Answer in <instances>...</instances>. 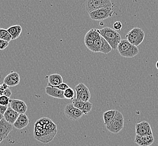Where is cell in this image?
I'll return each mask as SVG.
<instances>
[{
	"instance_id": "23",
	"label": "cell",
	"mask_w": 158,
	"mask_h": 146,
	"mask_svg": "<svg viewBox=\"0 0 158 146\" xmlns=\"http://www.w3.org/2000/svg\"><path fill=\"white\" fill-rule=\"evenodd\" d=\"M101 46V35L100 34L94 40V45H93V49H92V52H100Z\"/></svg>"
},
{
	"instance_id": "3",
	"label": "cell",
	"mask_w": 158,
	"mask_h": 146,
	"mask_svg": "<svg viewBox=\"0 0 158 146\" xmlns=\"http://www.w3.org/2000/svg\"><path fill=\"white\" fill-rule=\"evenodd\" d=\"M117 50L119 54L123 57H131L136 56L139 53V50L137 46L131 44L127 39H122L118 46Z\"/></svg>"
},
{
	"instance_id": "32",
	"label": "cell",
	"mask_w": 158,
	"mask_h": 146,
	"mask_svg": "<svg viewBox=\"0 0 158 146\" xmlns=\"http://www.w3.org/2000/svg\"><path fill=\"white\" fill-rule=\"evenodd\" d=\"M7 108H8L7 106H5L0 105V114L1 115L3 116V115L6 111Z\"/></svg>"
},
{
	"instance_id": "11",
	"label": "cell",
	"mask_w": 158,
	"mask_h": 146,
	"mask_svg": "<svg viewBox=\"0 0 158 146\" xmlns=\"http://www.w3.org/2000/svg\"><path fill=\"white\" fill-rule=\"evenodd\" d=\"M136 134L139 136L153 135L150 125L146 121H143L136 124Z\"/></svg>"
},
{
	"instance_id": "4",
	"label": "cell",
	"mask_w": 158,
	"mask_h": 146,
	"mask_svg": "<svg viewBox=\"0 0 158 146\" xmlns=\"http://www.w3.org/2000/svg\"><path fill=\"white\" fill-rule=\"evenodd\" d=\"M145 37V33L142 29L134 28L131 30L126 35L127 40L131 44L138 47L141 44Z\"/></svg>"
},
{
	"instance_id": "15",
	"label": "cell",
	"mask_w": 158,
	"mask_h": 146,
	"mask_svg": "<svg viewBox=\"0 0 158 146\" xmlns=\"http://www.w3.org/2000/svg\"><path fill=\"white\" fill-rule=\"evenodd\" d=\"M29 119L25 114H19L16 121L13 124V126L18 130H21L28 125Z\"/></svg>"
},
{
	"instance_id": "28",
	"label": "cell",
	"mask_w": 158,
	"mask_h": 146,
	"mask_svg": "<svg viewBox=\"0 0 158 146\" xmlns=\"http://www.w3.org/2000/svg\"><path fill=\"white\" fill-rule=\"evenodd\" d=\"M94 42V41L92 39L85 37V46L87 47V48H89L90 51H92Z\"/></svg>"
},
{
	"instance_id": "5",
	"label": "cell",
	"mask_w": 158,
	"mask_h": 146,
	"mask_svg": "<svg viewBox=\"0 0 158 146\" xmlns=\"http://www.w3.org/2000/svg\"><path fill=\"white\" fill-rule=\"evenodd\" d=\"M109 132L114 134L119 133L124 127L123 115L120 111H116V114L113 120L106 126Z\"/></svg>"
},
{
	"instance_id": "12",
	"label": "cell",
	"mask_w": 158,
	"mask_h": 146,
	"mask_svg": "<svg viewBox=\"0 0 158 146\" xmlns=\"http://www.w3.org/2000/svg\"><path fill=\"white\" fill-rule=\"evenodd\" d=\"M10 107L14 110L18 112L19 114H25L28 109L27 105H26L25 102L18 99H13L10 100Z\"/></svg>"
},
{
	"instance_id": "34",
	"label": "cell",
	"mask_w": 158,
	"mask_h": 146,
	"mask_svg": "<svg viewBox=\"0 0 158 146\" xmlns=\"http://www.w3.org/2000/svg\"><path fill=\"white\" fill-rule=\"evenodd\" d=\"M2 87H3V88L4 89H7V88H9V86H7V84H6L5 83H4L2 84Z\"/></svg>"
},
{
	"instance_id": "37",
	"label": "cell",
	"mask_w": 158,
	"mask_h": 146,
	"mask_svg": "<svg viewBox=\"0 0 158 146\" xmlns=\"http://www.w3.org/2000/svg\"><path fill=\"white\" fill-rule=\"evenodd\" d=\"M1 119H0V121H1Z\"/></svg>"
},
{
	"instance_id": "1",
	"label": "cell",
	"mask_w": 158,
	"mask_h": 146,
	"mask_svg": "<svg viewBox=\"0 0 158 146\" xmlns=\"http://www.w3.org/2000/svg\"><path fill=\"white\" fill-rule=\"evenodd\" d=\"M57 132V125L49 118H42L35 123L34 137L35 140L41 143L51 142Z\"/></svg>"
},
{
	"instance_id": "14",
	"label": "cell",
	"mask_w": 158,
	"mask_h": 146,
	"mask_svg": "<svg viewBox=\"0 0 158 146\" xmlns=\"http://www.w3.org/2000/svg\"><path fill=\"white\" fill-rule=\"evenodd\" d=\"M20 78L19 74L16 72H11L8 74L3 80V83L9 87H15L20 83Z\"/></svg>"
},
{
	"instance_id": "31",
	"label": "cell",
	"mask_w": 158,
	"mask_h": 146,
	"mask_svg": "<svg viewBox=\"0 0 158 146\" xmlns=\"http://www.w3.org/2000/svg\"><path fill=\"white\" fill-rule=\"evenodd\" d=\"M113 28L114 30H120V29L122 28V24L120 22H114L113 24Z\"/></svg>"
},
{
	"instance_id": "36",
	"label": "cell",
	"mask_w": 158,
	"mask_h": 146,
	"mask_svg": "<svg viewBox=\"0 0 158 146\" xmlns=\"http://www.w3.org/2000/svg\"><path fill=\"white\" fill-rule=\"evenodd\" d=\"M3 118V116L0 114V119H2Z\"/></svg>"
},
{
	"instance_id": "25",
	"label": "cell",
	"mask_w": 158,
	"mask_h": 146,
	"mask_svg": "<svg viewBox=\"0 0 158 146\" xmlns=\"http://www.w3.org/2000/svg\"><path fill=\"white\" fill-rule=\"evenodd\" d=\"M92 108V103L89 101L85 102L81 111H82L84 115H87V114H89L91 111Z\"/></svg>"
},
{
	"instance_id": "8",
	"label": "cell",
	"mask_w": 158,
	"mask_h": 146,
	"mask_svg": "<svg viewBox=\"0 0 158 146\" xmlns=\"http://www.w3.org/2000/svg\"><path fill=\"white\" fill-rule=\"evenodd\" d=\"M64 114L68 119L72 121L78 120L84 115L82 111L75 107L72 103H68L65 106Z\"/></svg>"
},
{
	"instance_id": "30",
	"label": "cell",
	"mask_w": 158,
	"mask_h": 146,
	"mask_svg": "<svg viewBox=\"0 0 158 146\" xmlns=\"http://www.w3.org/2000/svg\"><path fill=\"white\" fill-rule=\"evenodd\" d=\"M56 88H57L58 89L64 91H65L66 89H68V88H69V86H68V84H67L66 83H62L61 84H60V85H59V86H57V87H56Z\"/></svg>"
},
{
	"instance_id": "29",
	"label": "cell",
	"mask_w": 158,
	"mask_h": 146,
	"mask_svg": "<svg viewBox=\"0 0 158 146\" xmlns=\"http://www.w3.org/2000/svg\"><path fill=\"white\" fill-rule=\"evenodd\" d=\"M9 45V42L0 39V50H3Z\"/></svg>"
},
{
	"instance_id": "24",
	"label": "cell",
	"mask_w": 158,
	"mask_h": 146,
	"mask_svg": "<svg viewBox=\"0 0 158 146\" xmlns=\"http://www.w3.org/2000/svg\"><path fill=\"white\" fill-rule=\"evenodd\" d=\"M64 95L65 99L73 100L74 99V97L75 95V92L72 88L69 87L64 91Z\"/></svg>"
},
{
	"instance_id": "35",
	"label": "cell",
	"mask_w": 158,
	"mask_h": 146,
	"mask_svg": "<svg viewBox=\"0 0 158 146\" xmlns=\"http://www.w3.org/2000/svg\"><path fill=\"white\" fill-rule=\"evenodd\" d=\"M156 67L157 68V69L158 70V61L156 62Z\"/></svg>"
},
{
	"instance_id": "20",
	"label": "cell",
	"mask_w": 158,
	"mask_h": 146,
	"mask_svg": "<svg viewBox=\"0 0 158 146\" xmlns=\"http://www.w3.org/2000/svg\"><path fill=\"white\" fill-rule=\"evenodd\" d=\"M116 111L117 110H111L105 111L103 114V119L104 121V124L106 126L113 120L116 114Z\"/></svg>"
},
{
	"instance_id": "18",
	"label": "cell",
	"mask_w": 158,
	"mask_h": 146,
	"mask_svg": "<svg viewBox=\"0 0 158 146\" xmlns=\"http://www.w3.org/2000/svg\"><path fill=\"white\" fill-rule=\"evenodd\" d=\"M48 86L56 87L63 82V77L59 74H53L48 76Z\"/></svg>"
},
{
	"instance_id": "9",
	"label": "cell",
	"mask_w": 158,
	"mask_h": 146,
	"mask_svg": "<svg viewBox=\"0 0 158 146\" xmlns=\"http://www.w3.org/2000/svg\"><path fill=\"white\" fill-rule=\"evenodd\" d=\"M75 90L77 99L83 102L89 101L91 98V93L89 88L84 83H81L76 86Z\"/></svg>"
},
{
	"instance_id": "22",
	"label": "cell",
	"mask_w": 158,
	"mask_h": 146,
	"mask_svg": "<svg viewBox=\"0 0 158 146\" xmlns=\"http://www.w3.org/2000/svg\"><path fill=\"white\" fill-rule=\"evenodd\" d=\"M0 39L10 42L12 40V37L6 29L0 28Z\"/></svg>"
},
{
	"instance_id": "19",
	"label": "cell",
	"mask_w": 158,
	"mask_h": 146,
	"mask_svg": "<svg viewBox=\"0 0 158 146\" xmlns=\"http://www.w3.org/2000/svg\"><path fill=\"white\" fill-rule=\"evenodd\" d=\"M12 37V40L19 38L22 32V27L19 25H15L9 27L7 29Z\"/></svg>"
},
{
	"instance_id": "21",
	"label": "cell",
	"mask_w": 158,
	"mask_h": 146,
	"mask_svg": "<svg viewBox=\"0 0 158 146\" xmlns=\"http://www.w3.org/2000/svg\"><path fill=\"white\" fill-rule=\"evenodd\" d=\"M101 46L100 48V52L103 53L105 54H108L110 53L111 50H113L112 47H111L110 45L108 42L106 41L104 38L101 36Z\"/></svg>"
},
{
	"instance_id": "13",
	"label": "cell",
	"mask_w": 158,
	"mask_h": 146,
	"mask_svg": "<svg viewBox=\"0 0 158 146\" xmlns=\"http://www.w3.org/2000/svg\"><path fill=\"white\" fill-rule=\"evenodd\" d=\"M154 142L153 135H136L135 142L139 146H150Z\"/></svg>"
},
{
	"instance_id": "17",
	"label": "cell",
	"mask_w": 158,
	"mask_h": 146,
	"mask_svg": "<svg viewBox=\"0 0 158 146\" xmlns=\"http://www.w3.org/2000/svg\"><path fill=\"white\" fill-rule=\"evenodd\" d=\"M45 92L48 95L59 99H64V91L56 87L47 86L45 88Z\"/></svg>"
},
{
	"instance_id": "26",
	"label": "cell",
	"mask_w": 158,
	"mask_h": 146,
	"mask_svg": "<svg viewBox=\"0 0 158 146\" xmlns=\"http://www.w3.org/2000/svg\"><path fill=\"white\" fill-rule=\"evenodd\" d=\"M10 97L6 95H2L0 96V105L7 106L9 103H10Z\"/></svg>"
},
{
	"instance_id": "7",
	"label": "cell",
	"mask_w": 158,
	"mask_h": 146,
	"mask_svg": "<svg viewBox=\"0 0 158 146\" xmlns=\"http://www.w3.org/2000/svg\"><path fill=\"white\" fill-rule=\"evenodd\" d=\"M114 13V6L104 7L89 13L92 20L101 21L111 17Z\"/></svg>"
},
{
	"instance_id": "33",
	"label": "cell",
	"mask_w": 158,
	"mask_h": 146,
	"mask_svg": "<svg viewBox=\"0 0 158 146\" xmlns=\"http://www.w3.org/2000/svg\"><path fill=\"white\" fill-rule=\"evenodd\" d=\"M3 95H6L7 97H10L11 95V91L9 88H7V89H5V91H4V94Z\"/></svg>"
},
{
	"instance_id": "2",
	"label": "cell",
	"mask_w": 158,
	"mask_h": 146,
	"mask_svg": "<svg viewBox=\"0 0 158 146\" xmlns=\"http://www.w3.org/2000/svg\"><path fill=\"white\" fill-rule=\"evenodd\" d=\"M99 33L109 43L113 50L117 49L118 46L122 40L118 32L109 27H105L99 29Z\"/></svg>"
},
{
	"instance_id": "27",
	"label": "cell",
	"mask_w": 158,
	"mask_h": 146,
	"mask_svg": "<svg viewBox=\"0 0 158 146\" xmlns=\"http://www.w3.org/2000/svg\"><path fill=\"white\" fill-rule=\"evenodd\" d=\"M85 102L82 101H79L78 100L75 98L73 99V102H72V103H73L74 106L76 107V108H78L79 110H82L83 107V105L85 104Z\"/></svg>"
},
{
	"instance_id": "16",
	"label": "cell",
	"mask_w": 158,
	"mask_h": 146,
	"mask_svg": "<svg viewBox=\"0 0 158 146\" xmlns=\"http://www.w3.org/2000/svg\"><path fill=\"white\" fill-rule=\"evenodd\" d=\"M19 116V114L14 110L11 107H8L6 111L3 115V118L10 124H14Z\"/></svg>"
},
{
	"instance_id": "6",
	"label": "cell",
	"mask_w": 158,
	"mask_h": 146,
	"mask_svg": "<svg viewBox=\"0 0 158 146\" xmlns=\"http://www.w3.org/2000/svg\"><path fill=\"white\" fill-rule=\"evenodd\" d=\"M114 6L111 0H87L85 2V10L90 13L104 7Z\"/></svg>"
},
{
	"instance_id": "10",
	"label": "cell",
	"mask_w": 158,
	"mask_h": 146,
	"mask_svg": "<svg viewBox=\"0 0 158 146\" xmlns=\"http://www.w3.org/2000/svg\"><path fill=\"white\" fill-rule=\"evenodd\" d=\"M13 129V125L7 122L3 118L0 121V143L6 139Z\"/></svg>"
}]
</instances>
